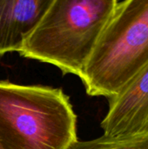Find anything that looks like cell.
Listing matches in <instances>:
<instances>
[{
    "instance_id": "cell-1",
    "label": "cell",
    "mask_w": 148,
    "mask_h": 149,
    "mask_svg": "<svg viewBox=\"0 0 148 149\" xmlns=\"http://www.w3.org/2000/svg\"><path fill=\"white\" fill-rule=\"evenodd\" d=\"M77 116L60 88L0 80V145L3 149H67Z\"/></svg>"
},
{
    "instance_id": "cell-2",
    "label": "cell",
    "mask_w": 148,
    "mask_h": 149,
    "mask_svg": "<svg viewBox=\"0 0 148 149\" xmlns=\"http://www.w3.org/2000/svg\"><path fill=\"white\" fill-rule=\"evenodd\" d=\"M117 3L52 0L18 53L80 78Z\"/></svg>"
},
{
    "instance_id": "cell-3",
    "label": "cell",
    "mask_w": 148,
    "mask_h": 149,
    "mask_svg": "<svg viewBox=\"0 0 148 149\" xmlns=\"http://www.w3.org/2000/svg\"><path fill=\"white\" fill-rule=\"evenodd\" d=\"M148 65V0L118 1L80 77L90 96L111 99Z\"/></svg>"
},
{
    "instance_id": "cell-4",
    "label": "cell",
    "mask_w": 148,
    "mask_h": 149,
    "mask_svg": "<svg viewBox=\"0 0 148 149\" xmlns=\"http://www.w3.org/2000/svg\"><path fill=\"white\" fill-rule=\"evenodd\" d=\"M100 126L110 138L148 134V65L117 96Z\"/></svg>"
},
{
    "instance_id": "cell-5",
    "label": "cell",
    "mask_w": 148,
    "mask_h": 149,
    "mask_svg": "<svg viewBox=\"0 0 148 149\" xmlns=\"http://www.w3.org/2000/svg\"><path fill=\"white\" fill-rule=\"evenodd\" d=\"M52 0H0V56L19 52Z\"/></svg>"
},
{
    "instance_id": "cell-6",
    "label": "cell",
    "mask_w": 148,
    "mask_h": 149,
    "mask_svg": "<svg viewBox=\"0 0 148 149\" xmlns=\"http://www.w3.org/2000/svg\"><path fill=\"white\" fill-rule=\"evenodd\" d=\"M67 149H148V134L125 138H110L102 135L90 141L77 140Z\"/></svg>"
},
{
    "instance_id": "cell-7",
    "label": "cell",
    "mask_w": 148,
    "mask_h": 149,
    "mask_svg": "<svg viewBox=\"0 0 148 149\" xmlns=\"http://www.w3.org/2000/svg\"><path fill=\"white\" fill-rule=\"evenodd\" d=\"M0 149H3V148H2V146H1V145H0Z\"/></svg>"
}]
</instances>
